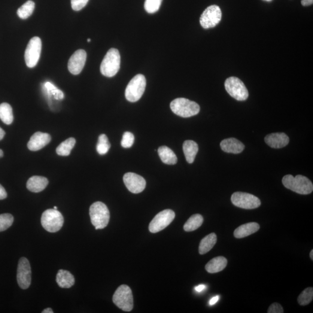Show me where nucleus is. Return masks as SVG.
<instances>
[{"instance_id":"1","label":"nucleus","mask_w":313,"mask_h":313,"mask_svg":"<svg viewBox=\"0 0 313 313\" xmlns=\"http://www.w3.org/2000/svg\"><path fill=\"white\" fill-rule=\"evenodd\" d=\"M284 186L294 192L306 195L313 192V184L309 179L303 175H287L282 180Z\"/></svg>"},{"instance_id":"2","label":"nucleus","mask_w":313,"mask_h":313,"mask_svg":"<svg viewBox=\"0 0 313 313\" xmlns=\"http://www.w3.org/2000/svg\"><path fill=\"white\" fill-rule=\"evenodd\" d=\"M91 223L96 230L104 229L110 220V212L104 203L98 202L94 203L90 208Z\"/></svg>"},{"instance_id":"3","label":"nucleus","mask_w":313,"mask_h":313,"mask_svg":"<svg viewBox=\"0 0 313 313\" xmlns=\"http://www.w3.org/2000/svg\"><path fill=\"white\" fill-rule=\"evenodd\" d=\"M120 63L121 56L119 51L115 48H111L102 60L100 65V72L106 77H114L119 71Z\"/></svg>"},{"instance_id":"4","label":"nucleus","mask_w":313,"mask_h":313,"mask_svg":"<svg viewBox=\"0 0 313 313\" xmlns=\"http://www.w3.org/2000/svg\"><path fill=\"white\" fill-rule=\"evenodd\" d=\"M170 108L179 116L188 118L199 114L200 108L197 103L186 98H177L173 100Z\"/></svg>"},{"instance_id":"5","label":"nucleus","mask_w":313,"mask_h":313,"mask_svg":"<svg viewBox=\"0 0 313 313\" xmlns=\"http://www.w3.org/2000/svg\"><path fill=\"white\" fill-rule=\"evenodd\" d=\"M41 222L42 227L47 232L56 233L61 229L64 219L62 214L57 209H49L42 214Z\"/></svg>"},{"instance_id":"6","label":"nucleus","mask_w":313,"mask_h":313,"mask_svg":"<svg viewBox=\"0 0 313 313\" xmlns=\"http://www.w3.org/2000/svg\"><path fill=\"white\" fill-rule=\"evenodd\" d=\"M147 80L143 74H137L130 81L126 88L125 95L127 100L136 102L141 98L144 93Z\"/></svg>"},{"instance_id":"7","label":"nucleus","mask_w":313,"mask_h":313,"mask_svg":"<svg viewBox=\"0 0 313 313\" xmlns=\"http://www.w3.org/2000/svg\"><path fill=\"white\" fill-rule=\"evenodd\" d=\"M113 301L115 305L122 311H131L133 307L131 290L126 285H121L115 291L113 297Z\"/></svg>"},{"instance_id":"8","label":"nucleus","mask_w":313,"mask_h":313,"mask_svg":"<svg viewBox=\"0 0 313 313\" xmlns=\"http://www.w3.org/2000/svg\"><path fill=\"white\" fill-rule=\"evenodd\" d=\"M224 87L228 93L239 101H244L248 98L249 93L243 82L239 78L230 77L224 83Z\"/></svg>"},{"instance_id":"9","label":"nucleus","mask_w":313,"mask_h":313,"mask_svg":"<svg viewBox=\"0 0 313 313\" xmlns=\"http://www.w3.org/2000/svg\"><path fill=\"white\" fill-rule=\"evenodd\" d=\"M221 11L218 5L209 6L203 12L200 17V22L203 29H207L214 27L221 22Z\"/></svg>"},{"instance_id":"10","label":"nucleus","mask_w":313,"mask_h":313,"mask_svg":"<svg viewBox=\"0 0 313 313\" xmlns=\"http://www.w3.org/2000/svg\"><path fill=\"white\" fill-rule=\"evenodd\" d=\"M231 201L233 205L245 209H253L259 207L261 202L257 197L251 194L236 192L232 194Z\"/></svg>"},{"instance_id":"11","label":"nucleus","mask_w":313,"mask_h":313,"mask_svg":"<svg viewBox=\"0 0 313 313\" xmlns=\"http://www.w3.org/2000/svg\"><path fill=\"white\" fill-rule=\"evenodd\" d=\"M41 48L42 42L40 38L35 37L30 39L25 54V62L28 68H33L37 65L40 57Z\"/></svg>"},{"instance_id":"12","label":"nucleus","mask_w":313,"mask_h":313,"mask_svg":"<svg viewBox=\"0 0 313 313\" xmlns=\"http://www.w3.org/2000/svg\"><path fill=\"white\" fill-rule=\"evenodd\" d=\"M175 214L171 209H166L159 212L151 221L149 231L151 233H156L165 229L174 221Z\"/></svg>"},{"instance_id":"13","label":"nucleus","mask_w":313,"mask_h":313,"mask_svg":"<svg viewBox=\"0 0 313 313\" xmlns=\"http://www.w3.org/2000/svg\"><path fill=\"white\" fill-rule=\"evenodd\" d=\"M31 267L26 258H20L18 263L17 281L20 288L26 290L31 284Z\"/></svg>"},{"instance_id":"14","label":"nucleus","mask_w":313,"mask_h":313,"mask_svg":"<svg viewBox=\"0 0 313 313\" xmlns=\"http://www.w3.org/2000/svg\"><path fill=\"white\" fill-rule=\"evenodd\" d=\"M123 181L128 190L134 194L142 192L147 184L144 178L132 172L127 173L124 175Z\"/></svg>"},{"instance_id":"15","label":"nucleus","mask_w":313,"mask_h":313,"mask_svg":"<svg viewBox=\"0 0 313 313\" xmlns=\"http://www.w3.org/2000/svg\"><path fill=\"white\" fill-rule=\"evenodd\" d=\"M87 60L86 52L78 50L72 55L68 62V69L72 74L77 75L83 71Z\"/></svg>"},{"instance_id":"16","label":"nucleus","mask_w":313,"mask_h":313,"mask_svg":"<svg viewBox=\"0 0 313 313\" xmlns=\"http://www.w3.org/2000/svg\"><path fill=\"white\" fill-rule=\"evenodd\" d=\"M51 141V136L48 133L41 132H36L30 138V141L27 144V147L30 150L38 151L49 144Z\"/></svg>"},{"instance_id":"17","label":"nucleus","mask_w":313,"mask_h":313,"mask_svg":"<svg viewBox=\"0 0 313 313\" xmlns=\"http://www.w3.org/2000/svg\"><path fill=\"white\" fill-rule=\"evenodd\" d=\"M264 141L272 148H281L288 145L290 139L284 133H273L267 135Z\"/></svg>"},{"instance_id":"18","label":"nucleus","mask_w":313,"mask_h":313,"mask_svg":"<svg viewBox=\"0 0 313 313\" xmlns=\"http://www.w3.org/2000/svg\"><path fill=\"white\" fill-rule=\"evenodd\" d=\"M220 145L221 150L227 153L239 154L245 148L242 142L234 138L223 140Z\"/></svg>"},{"instance_id":"19","label":"nucleus","mask_w":313,"mask_h":313,"mask_svg":"<svg viewBox=\"0 0 313 313\" xmlns=\"http://www.w3.org/2000/svg\"><path fill=\"white\" fill-rule=\"evenodd\" d=\"M48 183V179L43 176H33L27 181L26 187L32 192L39 193L46 188Z\"/></svg>"},{"instance_id":"20","label":"nucleus","mask_w":313,"mask_h":313,"mask_svg":"<svg viewBox=\"0 0 313 313\" xmlns=\"http://www.w3.org/2000/svg\"><path fill=\"white\" fill-rule=\"evenodd\" d=\"M259 229V224L256 222L246 223L237 228L234 232V236L237 239L244 238L257 232Z\"/></svg>"},{"instance_id":"21","label":"nucleus","mask_w":313,"mask_h":313,"mask_svg":"<svg viewBox=\"0 0 313 313\" xmlns=\"http://www.w3.org/2000/svg\"><path fill=\"white\" fill-rule=\"evenodd\" d=\"M57 285L60 288H70L74 286L75 279L74 275L69 271L65 270H60L56 275V278Z\"/></svg>"},{"instance_id":"22","label":"nucleus","mask_w":313,"mask_h":313,"mask_svg":"<svg viewBox=\"0 0 313 313\" xmlns=\"http://www.w3.org/2000/svg\"><path fill=\"white\" fill-rule=\"evenodd\" d=\"M227 264L226 258L223 257H218L211 259L206 264L205 269L209 273H217L222 271Z\"/></svg>"},{"instance_id":"23","label":"nucleus","mask_w":313,"mask_h":313,"mask_svg":"<svg viewBox=\"0 0 313 313\" xmlns=\"http://www.w3.org/2000/svg\"><path fill=\"white\" fill-rule=\"evenodd\" d=\"M183 150L187 163H193L199 151V146L193 141H186L184 143Z\"/></svg>"},{"instance_id":"24","label":"nucleus","mask_w":313,"mask_h":313,"mask_svg":"<svg viewBox=\"0 0 313 313\" xmlns=\"http://www.w3.org/2000/svg\"><path fill=\"white\" fill-rule=\"evenodd\" d=\"M158 154L160 159L164 164L168 165H175L178 162L177 157L171 148L167 147H162L158 149Z\"/></svg>"},{"instance_id":"25","label":"nucleus","mask_w":313,"mask_h":313,"mask_svg":"<svg viewBox=\"0 0 313 313\" xmlns=\"http://www.w3.org/2000/svg\"><path fill=\"white\" fill-rule=\"evenodd\" d=\"M217 242V236L216 234L212 233L206 236L200 242L199 245V253L203 255L211 251Z\"/></svg>"},{"instance_id":"26","label":"nucleus","mask_w":313,"mask_h":313,"mask_svg":"<svg viewBox=\"0 0 313 313\" xmlns=\"http://www.w3.org/2000/svg\"><path fill=\"white\" fill-rule=\"evenodd\" d=\"M0 119L7 125H10L14 121L13 108L7 103L0 105Z\"/></svg>"},{"instance_id":"27","label":"nucleus","mask_w":313,"mask_h":313,"mask_svg":"<svg viewBox=\"0 0 313 313\" xmlns=\"http://www.w3.org/2000/svg\"><path fill=\"white\" fill-rule=\"evenodd\" d=\"M203 221V216L200 214H194L188 219L185 223L184 229L187 232H193L202 225Z\"/></svg>"},{"instance_id":"28","label":"nucleus","mask_w":313,"mask_h":313,"mask_svg":"<svg viewBox=\"0 0 313 313\" xmlns=\"http://www.w3.org/2000/svg\"><path fill=\"white\" fill-rule=\"evenodd\" d=\"M75 139L74 138H70L63 142L56 148V153L60 156H68L71 151L74 147Z\"/></svg>"},{"instance_id":"29","label":"nucleus","mask_w":313,"mask_h":313,"mask_svg":"<svg viewBox=\"0 0 313 313\" xmlns=\"http://www.w3.org/2000/svg\"><path fill=\"white\" fill-rule=\"evenodd\" d=\"M35 8V3L32 1H28L18 9L17 14L21 19H26L31 16Z\"/></svg>"},{"instance_id":"30","label":"nucleus","mask_w":313,"mask_h":313,"mask_svg":"<svg viewBox=\"0 0 313 313\" xmlns=\"http://www.w3.org/2000/svg\"><path fill=\"white\" fill-rule=\"evenodd\" d=\"M110 147L108 136L105 134L100 135L99 136L98 144L96 145V150L98 153L100 155H105L110 150Z\"/></svg>"},{"instance_id":"31","label":"nucleus","mask_w":313,"mask_h":313,"mask_svg":"<svg viewBox=\"0 0 313 313\" xmlns=\"http://www.w3.org/2000/svg\"><path fill=\"white\" fill-rule=\"evenodd\" d=\"M313 299V288L309 287L305 289L297 298V302L301 306L309 305Z\"/></svg>"},{"instance_id":"32","label":"nucleus","mask_w":313,"mask_h":313,"mask_svg":"<svg viewBox=\"0 0 313 313\" xmlns=\"http://www.w3.org/2000/svg\"><path fill=\"white\" fill-rule=\"evenodd\" d=\"M14 220L13 216L10 214L0 215V232L7 230L13 225Z\"/></svg>"},{"instance_id":"33","label":"nucleus","mask_w":313,"mask_h":313,"mask_svg":"<svg viewBox=\"0 0 313 313\" xmlns=\"http://www.w3.org/2000/svg\"><path fill=\"white\" fill-rule=\"evenodd\" d=\"M163 0H145L144 7L147 13L154 14L159 10Z\"/></svg>"},{"instance_id":"34","label":"nucleus","mask_w":313,"mask_h":313,"mask_svg":"<svg viewBox=\"0 0 313 313\" xmlns=\"http://www.w3.org/2000/svg\"><path fill=\"white\" fill-rule=\"evenodd\" d=\"M134 135L131 132H126L124 133L121 145L124 148H130L134 143Z\"/></svg>"},{"instance_id":"35","label":"nucleus","mask_w":313,"mask_h":313,"mask_svg":"<svg viewBox=\"0 0 313 313\" xmlns=\"http://www.w3.org/2000/svg\"><path fill=\"white\" fill-rule=\"evenodd\" d=\"M89 0H71L73 10L75 11H80L86 7Z\"/></svg>"},{"instance_id":"36","label":"nucleus","mask_w":313,"mask_h":313,"mask_svg":"<svg viewBox=\"0 0 313 313\" xmlns=\"http://www.w3.org/2000/svg\"><path fill=\"white\" fill-rule=\"evenodd\" d=\"M47 92L48 95H53L54 98L56 100H62L64 98V93L61 90L58 89L56 87L54 89Z\"/></svg>"},{"instance_id":"37","label":"nucleus","mask_w":313,"mask_h":313,"mask_svg":"<svg viewBox=\"0 0 313 313\" xmlns=\"http://www.w3.org/2000/svg\"><path fill=\"white\" fill-rule=\"evenodd\" d=\"M268 313H283L284 309L282 308V307L278 303H274L272 304L269 307L268 311H267Z\"/></svg>"},{"instance_id":"38","label":"nucleus","mask_w":313,"mask_h":313,"mask_svg":"<svg viewBox=\"0 0 313 313\" xmlns=\"http://www.w3.org/2000/svg\"><path fill=\"white\" fill-rule=\"evenodd\" d=\"M7 193L4 187L0 184V200L7 198Z\"/></svg>"},{"instance_id":"39","label":"nucleus","mask_w":313,"mask_h":313,"mask_svg":"<svg viewBox=\"0 0 313 313\" xmlns=\"http://www.w3.org/2000/svg\"><path fill=\"white\" fill-rule=\"evenodd\" d=\"M219 299H220V296H216L209 300V305L212 306L214 305L215 303H217L218 302Z\"/></svg>"},{"instance_id":"40","label":"nucleus","mask_w":313,"mask_h":313,"mask_svg":"<svg viewBox=\"0 0 313 313\" xmlns=\"http://www.w3.org/2000/svg\"><path fill=\"white\" fill-rule=\"evenodd\" d=\"M313 0H302L301 4L303 6H309L313 4Z\"/></svg>"},{"instance_id":"41","label":"nucleus","mask_w":313,"mask_h":313,"mask_svg":"<svg viewBox=\"0 0 313 313\" xmlns=\"http://www.w3.org/2000/svg\"><path fill=\"white\" fill-rule=\"evenodd\" d=\"M205 285L203 284H201L199 285V286H197L195 287V290L197 292V293H201V292H202L204 289L205 288Z\"/></svg>"},{"instance_id":"42","label":"nucleus","mask_w":313,"mask_h":313,"mask_svg":"<svg viewBox=\"0 0 313 313\" xmlns=\"http://www.w3.org/2000/svg\"><path fill=\"white\" fill-rule=\"evenodd\" d=\"M5 135V132L4 130H3L1 127H0V141H1L3 138L4 137Z\"/></svg>"},{"instance_id":"43","label":"nucleus","mask_w":313,"mask_h":313,"mask_svg":"<svg viewBox=\"0 0 313 313\" xmlns=\"http://www.w3.org/2000/svg\"><path fill=\"white\" fill-rule=\"evenodd\" d=\"M54 311H53V309L51 308H47L45 309L42 312V313H53Z\"/></svg>"},{"instance_id":"44","label":"nucleus","mask_w":313,"mask_h":313,"mask_svg":"<svg viewBox=\"0 0 313 313\" xmlns=\"http://www.w3.org/2000/svg\"><path fill=\"white\" fill-rule=\"evenodd\" d=\"M310 257L312 260L313 259V250H312L311 253H310Z\"/></svg>"},{"instance_id":"45","label":"nucleus","mask_w":313,"mask_h":313,"mask_svg":"<svg viewBox=\"0 0 313 313\" xmlns=\"http://www.w3.org/2000/svg\"><path fill=\"white\" fill-rule=\"evenodd\" d=\"M3 155H4V153H3L2 150L1 149H0V158L2 157Z\"/></svg>"},{"instance_id":"46","label":"nucleus","mask_w":313,"mask_h":313,"mask_svg":"<svg viewBox=\"0 0 313 313\" xmlns=\"http://www.w3.org/2000/svg\"><path fill=\"white\" fill-rule=\"evenodd\" d=\"M263 1H267V2H270V1H272V0H263Z\"/></svg>"},{"instance_id":"47","label":"nucleus","mask_w":313,"mask_h":313,"mask_svg":"<svg viewBox=\"0 0 313 313\" xmlns=\"http://www.w3.org/2000/svg\"><path fill=\"white\" fill-rule=\"evenodd\" d=\"M91 41V39H90V38H88V39H87V41H88V42H90Z\"/></svg>"},{"instance_id":"48","label":"nucleus","mask_w":313,"mask_h":313,"mask_svg":"<svg viewBox=\"0 0 313 313\" xmlns=\"http://www.w3.org/2000/svg\"><path fill=\"white\" fill-rule=\"evenodd\" d=\"M54 209H57V207H56V206H54Z\"/></svg>"}]
</instances>
